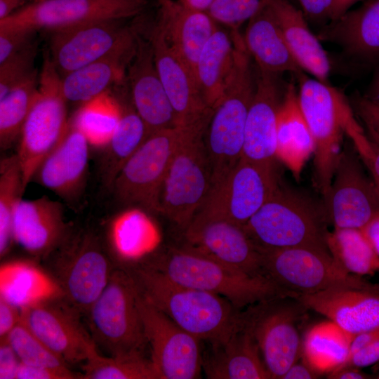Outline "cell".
Wrapping results in <instances>:
<instances>
[{
	"label": "cell",
	"instance_id": "obj_9",
	"mask_svg": "<svg viewBox=\"0 0 379 379\" xmlns=\"http://www.w3.org/2000/svg\"><path fill=\"white\" fill-rule=\"evenodd\" d=\"M265 276L295 297L335 287L379 293V285L345 270L330 253L307 248L261 251Z\"/></svg>",
	"mask_w": 379,
	"mask_h": 379
},
{
	"label": "cell",
	"instance_id": "obj_16",
	"mask_svg": "<svg viewBox=\"0 0 379 379\" xmlns=\"http://www.w3.org/2000/svg\"><path fill=\"white\" fill-rule=\"evenodd\" d=\"M278 183L276 174L241 157L225 179L211 190L193 219L223 218L244 226Z\"/></svg>",
	"mask_w": 379,
	"mask_h": 379
},
{
	"label": "cell",
	"instance_id": "obj_48",
	"mask_svg": "<svg viewBox=\"0 0 379 379\" xmlns=\"http://www.w3.org/2000/svg\"><path fill=\"white\" fill-rule=\"evenodd\" d=\"M354 104L358 115L367 128L368 136L379 142V102L366 96H357Z\"/></svg>",
	"mask_w": 379,
	"mask_h": 379
},
{
	"label": "cell",
	"instance_id": "obj_31",
	"mask_svg": "<svg viewBox=\"0 0 379 379\" xmlns=\"http://www.w3.org/2000/svg\"><path fill=\"white\" fill-rule=\"evenodd\" d=\"M137 44L138 40L62 76L61 88L67 102L84 104L123 81Z\"/></svg>",
	"mask_w": 379,
	"mask_h": 379
},
{
	"label": "cell",
	"instance_id": "obj_44",
	"mask_svg": "<svg viewBox=\"0 0 379 379\" xmlns=\"http://www.w3.org/2000/svg\"><path fill=\"white\" fill-rule=\"evenodd\" d=\"M273 1L213 0L207 12L216 22L225 25L231 29H239Z\"/></svg>",
	"mask_w": 379,
	"mask_h": 379
},
{
	"label": "cell",
	"instance_id": "obj_11",
	"mask_svg": "<svg viewBox=\"0 0 379 379\" xmlns=\"http://www.w3.org/2000/svg\"><path fill=\"white\" fill-rule=\"evenodd\" d=\"M306 310L292 297L272 298L244 310L245 324L271 378H281L298 361L302 352L298 323Z\"/></svg>",
	"mask_w": 379,
	"mask_h": 379
},
{
	"label": "cell",
	"instance_id": "obj_60",
	"mask_svg": "<svg viewBox=\"0 0 379 379\" xmlns=\"http://www.w3.org/2000/svg\"><path fill=\"white\" fill-rule=\"evenodd\" d=\"M186 6L203 11H207L213 0H180Z\"/></svg>",
	"mask_w": 379,
	"mask_h": 379
},
{
	"label": "cell",
	"instance_id": "obj_56",
	"mask_svg": "<svg viewBox=\"0 0 379 379\" xmlns=\"http://www.w3.org/2000/svg\"><path fill=\"white\" fill-rule=\"evenodd\" d=\"M358 368L352 366H345L335 368L330 372L328 378L331 379H364L370 378L366 375L357 369Z\"/></svg>",
	"mask_w": 379,
	"mask_h": 379
},
{
	"label": "cell",
	"instance_id": "obj_24",
	"mask_svg": "<svg viewBox=\"0 0 379 379\" xmlns=\"http://www.w3.org/2000/svg\"><path fill=\"white\" fill-rule=\"evenodd\" d=\"M90 144L71 123L56 147L44 159L33 179L70 201L83 190L87 175Z\"/></svg>",
	"mask_w": 379,
	"mask_h": 379
},
{
	"label": "cell",
	"instance_id": "obj_45",
	"mask_svg": "<svg viewBox=\"0 0 379 379\" xmlns=\"http://www.w3.org/2000/svg\"><path fill=\"white\" fill-rule=\"evenodd\" d=\"M37 50L35 41L0 63V99L36 69Z\"/></svg>",
	"mask_w": 379,
	"mask_h": 379
},
{
	"label": "cell",
	"instance_id": "obj_32",
	"mask_svg": "<svg viewBox=\"0 0 379 379\" xmlns=\"http://www.w3.org/2000/svg\"><path fill=\"white\" fill-rule=\"evenodd\" d=\"M234 56L231 32L218 27L203 47L194 72L199 91L211 109L224 91L232 71Z\"/></svg>",
	"mask_w": 379,
	"mask_h": 379
},
{
	"label": "cell",
	"instance_id": "obj_15",
	"mask_svg": "<svg viewBox=\"0 0 379 379\" xmlns=\"http://www.w3.org/2000/svg\"><path fill=\"white\" fill-rule=\"evenodd\" d=\"M323 203L334 229L364 230L379 215V190L348 147L340 151L328 195Z\"/></svg>",
	"mask_w": 379,
	"mask_h": 379
},
{
	"label": "cell",
	"instance_id": "obj_41",
	"mask_svg": "<svg viewBox=\"0 0 379 379\" xmlns=\"http://www.w3.org/2000/svg\"><path fill=\"white\" fill-rule=\"evenodd\" d=\"M119 114L117 100L105 93L82 104L71 124L85 135L90 145L105 148L115 130Z\"/></svg>",
	"mask_w": 379,
	"mask_h": 379
},
{
	"label": "cell",
	"instance_id": "obj_50",
	"mask_svg": "<svg viewBox=\"0 0 379 379\" xmlns=\"http://www.w3.org/2000/svg\"><path fill=\"white\" fill-rule=\"evenodd\" d=\"M16 379H73L79 378L68 367L48 368L27 365L20 362Z\"/></svg>",
	"mask_w": 379,
	"mask_h": 379
},
{
	"label": "cell",
	"instance_id": "obj_43",
	"mask_svg": "<svg viewBox=\"0 0 379 379\" xmlns=\"http://www.w3.org/2000/svg\"><path fill=\"white\" fill-rule=\"evenodd\" d=\"M1 340H6L12 347L21 363L48 368L67 367L64 360L52 352L21 322Z\"/></svg>",
	"mask_w": 379,
	"mask_h": 379
},
{
	"label": "cell",
	"instance_id": "obj_10",
	"mask_svg": "<svg viewBox=\"0 0 379 379\" xmlns=\"http://www.w3.org/2000/svg\"><path fill=\"white\" fill-rule=\"evenodd\" d=\"M187 126L151 133L123 166L111 189L121 203L159 213V197L171 159Z\"/></svg>",
	"mask_w": 379,
	"mask_h": 379
},
{
	"label": "cell",
	"instance_id": "obj_55",
	"mask_svg": "<svg viewBox=\"0 0 379 379\" xmlns=\"http://www.w3.org/2000/svg\"><path fill=\"white\" fill-rule=\"evenodd\" d=\"M378 339L379 326L354 335L351 343L348 357Z\"/></svg>",
	"mask_w": 379,
	"mask_h": 379
},
{
	"label": "cell",
	"instance_id": "obj_28",
	"mask_svg": "<svg viewBox=\"0 0 379 379\" xmlns=\"http://www.w3.org/2000/svg\"><path fill=\"white\" fill-rule=\"evenodd\" d=\"M157 1V22L173 48L194 73L199 54L218 29V22L207 11L190 8L180 0Z\"/></svg>",
	"mask_w": 379,
	"mask_h": 379
},
{
	"label": "cell",
	"instance_id": "obj_46",
	"mask_svg": "<svg viewBox=\"0 0 379 379\" xmlns=\"http://www.w3.org/2000/svg\"><path fill=\"white\" fill-rule=\"evenodd\" d=\"M345 133L352 140L354 148L371 175L379 177V142L364 134L353 114L350 115L346 121Z\"/></svg>",
	"mask_w": 379,
	"mask_h": 379
},
{
	"label": "cell",
	"instance_id": "obj_20",
	"mask_svg": "<svg viewBox=\"0 0 379 379\" xmlns=\"http://www.w3.org/2000/svg\"><path fill=\"white\" fill-rule=\"evenodd\" d=\"M58 278L65 300L86 314L106 287L114 271L98 241L86 237L58 264Z\"/></svg>",
	"mask_w": 379,
	"mask_h": 379
},
{
	"label": "cell",
	"instance_id": "obj_14",
	"mask_svg": "<svg viewBox=\"0 0 379 379\" xmlns=\"http://www.w3.org/2000/svg\"><path fill=\"white\" fill-rule=\"evenodd\" d=\"M107 20L51 32L50 58L62 77L110 53L135 44L141 23Z\"/></svg>",
	"mask_w": 379,
	"mask_h": 379
},
{
	"label": "cell",
	"instance_id": "obj_58",
	"mask_svg": "<svg viewBox=\"0 0 379 379\" xmlns=\"http://www.w3.org/2000/svg\"><path fill=\"white\" fill-rule=\"evenodd\" d=\"M362 231L379 255V215L375 218Z\"/></svg>",
	"mask_w": 379,
	"mask_h": 379
},
{
	"label": "cell",
	"instance_id": "obj_47",
	"mask_svg": "<svg viewBox=\"0 0 379 379\" xmlns=\"http://www.w3.org/2000/svg\"><path fill=\"white\" fill-rule=\"evenodd\" d=\"M37 31L0 25V63L36 41Z\"/></svg>",
	"mask_w": 379,
	"mask_h": 379
},
{
	"label": "cell",
	"instance_id": "obj_23",
	"mask_svg": "<svg viewBox=\"0 0 379 379\" xmlns=\"http://www.w3.org/2000/svg\"><path fill=\"white\" fill-rule=\"evenodd\" d=\"M202 371L210 379H270L255 338L242 323L225 338L208 342Z\"/></svg>",
	"mask_w": 379,
	"mask_h": 379
},
{
	"label": "cell",
	"instance_id": "obj_17",
	"mask_svg": "<svg viewBox=\"0 0 379 379\" xmlns=\"http://www.w3.org/2000/svg\"><path fill=\"white\" fill-rule=\"evenodd\" d=\"M81 313L63 296L20 309V321L67 364L86 361L95 345L80 320Z\"/></svg>",
	"mask_w": 379,
	"mask_h": 379
},
{
	"label": "cell",
	"instance_id": "obj_51",
	"mask_svg": "<svg viewBox=\"0 0 379 379\" xmlns=\"http://www.w3.org/2000/svg\"><path fill=\"white\" fill-rule=\"evenodd\" d=\"M378 361H379V339L350 356L338 368L345 366L366 367Z\"/></svg>",
	"mask_w": 379,
	"mask_h": 379
},
{
	"label": "cell",
	"instance_id": "obj_49",
	"mask_svg": "<svg viewBox=\"0 0 379 379\" xmlns=\"http://www.w3.org/2000/svg\"><path fill=\"white\" fill-rule=\"evenodd\" d=\"M298 1L300 11L308 22L324 26L332 21L334 0H298Z\"/></svg>",
	"mask_w": 379,
	"mask_h": 379
},
{
	"label": "cell",
	"instance_id": "obj_19",
	"mask_svg": "<svg viewBox=\"0 0 379 379\" xmlns=\"http://www.w3.org/2000/svg\"><path fill=\"white\" fill-rule=\"evenodd\" d=\"M151 30L157 70L178 126H192L209 119L212 109L205 103L192 69L173 48L157 22Z\"/></svg>",
	"mask_w": 379,
	"mask_h": 379
},
{
	"label": "cell",
	"instance_id": "obj_53",
	"mask_svg": "<svg viewBox=\"0 0 379 379\" xmlns=\"http://www.w3.org/2000/svg\"><path fill=\"white\" fill-rule=\"evenodd\" d=\"M20 321V309L0 298V338L4 339Z\"/></svg>",
	"mask_w": 379,
	"mask_h": 379
},
{
	"label": "cell",
	"instance_id": "obj_13",
	"mask_svg": "<svg viewBox=\"0 0 379 379\" xmlns=\"http://www.w3.org/2000/svg\"><path fill=\"white\" fill-rule=\"evenodd\" d=\"M138 304L150 347V359L161 379L199 378L201 341L180 327L139 291Z\"/></svg>",
	"mask_w": 379,
	"mask_h": 379
},
{
	"label": "cell",
	"instance_id": "obj_4",
	"mask_svg": "<svg viewBox=\"0 0 379 379\" xmlns=\"http://www.w3.org/2000/svg\"><path fill=\"white\" fill-rule=\"evenodd\" d=\"M152 267L177 284L223 297L241 310L274 298H295L267 277L248 274L189 246L170 248Z\"/></svg>",
	"mask_w": 379,
	"mask_h": 379
},
{
	"label": "cell",
	"instance_id": "obj_25",
	"mask_svg": "<svg viewBox=\"0 0 379 379\" xmlns=\"http://www.w3.org/2000/svg\"><path fill=\"white\" fill-rule=\"evenodd\" d=\"M295 298L353 335L379 326V293L335 287Z\"/></svg>",
	"mask_w": 379,
	"mask_h": 379
},
{
	"label": "cell",
	"instance_id": "obj_12",
	"mask_svg": "<svg viewBox=\"0 0 379 379\" xmlns=\"http://www.w3.org/2000/svg\"><path fill=\"white\" fill-rule=\"evenodd\" d=\"M147 6V0H33L0 20V25L51 32L93 22L134 18Z\"/></svg>",
	"mask_w": 379,
	"mask_h": 379
},
{
	"label": "cell",
	"instance_id": "obj_30",
	"mask_svg": "<svg viewBox=\"0 0 379 379\" xmlns=\"http://www.w3.org/2000/svg\"><path fill=\"white\" fill-rule=\"evenodd\" d=\"M270 5L299 67L312 77L329 83L331 60L317 35L310 29L300 9L288 0H274Z\"/></svg>",
	"mask_w": 379,
	"mask_h": 379
},
{
	"label": "cell",
	"instance_id": "obj_21",
	"mask_svg": "<svg viewBox=\"0 0 379 379\" xmlns=\"http://www.w3.org/2000/svg\"><path fill=\"white\" fill-rule=\"evenodd\" d=\"M283 95L279 77L258 70L246 123L242 158L274 174L278 112Z\"/></svg>",
	"mask_w": 379,
	"mask_h": 379
},
{
	"label": "cell",
	"instance_id": "obj_1",
	"mask_svg": "<svg viewBox=\"0 0 379 379\" xmlns=\"http://www.w3.org/2000/svg\"><path fill=\"white\" fill-rule=\"evenodd\" d=\"M130 273L144 298L201 341L222 339L242 323L244 310L223 297L177 284L152 267Z\"/></svg>",
	"mask_w": 379,
	"mask_h": 379
},
{
	"label": "cell",
	"instance_id": "obj_18",
	"mask_svg": "<svg viewBox=\"0 0 379 379\" xmlns=\"http://www.w3.org/2000/svg\"><path fill=\"white\" fill-rule=\"evenodd\" d=\"M184 233L189 246L248 274L267 277L262 253L244 226L223 218L193 219Z\"/></svg>",
	"mask_w": 379,
	"mask_h": 379
},
{
	"label": "cell",
	"instance_id": "obj_38",
	"mask_svg": "<svg viewBox=\"0 0 379 379\" xmlns=\"http://www.w3.org/2000/svg\"><path fill=\"white\" fill-rule=\"evenodd\" d=\"M109 234L116 254L126 260L143 255L150 250L155 239L152 222L138 208L117 216L109 227Z\"/></svg>",
	"mask_w": 379,
	"mask_h": 379
},
{
	"label": "cell",
	"instance_id": "obj_22",
	"mask_svg": "<svg viewBox=\"0 0 379 379\" xmlns=\"http://www.w3.org/2000/svg\"><path fill=\"white\" fill-rule=\"evenodd\" d=\"M131 102L150 134L178 126L173 109L157 70L149 40L140 36L126 72Z\"/></svg>",
	"mask_w": 379,
	"mask_h": 379
},
{
	"label": "cell",
	"instance_id": "obj_2",
	"mask_svg": "<svg viewBox=\"0 0 379 379\" xmlns=\"http://www.w3.org/2000/svg\"><path fill=\"white\" fill-rule=\"evenodd\" d=\"M231 33L235 48L234 66L204 135L212 172L211 189L225 179L242 157L246 123L255 89L251 58L243 35L239 29Z\"/></svg>",
	"mask_w": 379,
	"mask_h": 379
},
{
	"label": "cell",
	"instance_id": "obj_3",
	"mask_svg": "<svg viewBox=\"0 0 379 379\" xmlns=\"http://www.w3.org/2000/svg\"><path fill=\"white\" fill-rule=\"evenodd\" d=\"M324 203L278 183L244 228L261 251L307 248L330 253Z\"/></svg>",
	"mask_w": 379,
	"mask_h": 379
},
{
	"label": "cell",
	"instance_id": "obj_59",
	"mask_svg": "<svg viewBox=\"0 0 379 379\" xmlns=\"http://www.w3.org/2000/svg\"><path fill=\"white\" fill-rule=\"evenodd\" d=\"M360 0H334L333 20H336Z\"/></svg>",
	"mask_w": 379,
	"mask_h": 379
},
{
	"label": "cell",
	"instance_id": "obj_57",
	"mask_svg": "<svg viewBox=\"0 0 379 379\" xmlns=\"http://www.w3.org/2000/svg\"><path fill=\"white\" fill-rule=\"evenodd\" d=\"M33 0H0V20L11 15Z\"/></svg>",
	"mask_w": 379,
	"mask_h": 379
},
{
	"label": "cell",
	"instance_id": "obj_35",
	"mask_svg": "<svg viewBox=\"0 0 379 379\" xmlns=\"http://www.w3.org/2000/svg\"><path fill=\"white\" fill-rule=\"evenodd\" d=\"M117 100V99H116ZM119 106V118L110 140L105 147V154L102 166L104 184L111 188L119 172L136 152L150 133L132 102L117 100Z\"/></svg>",
	"mask_w": 379,
	"mask_h": 379
},
{
	"label": "cell",
	"instance_id": "obj_7",
	"mask_svg": "<svg viewBox=\"0 0 379 379\" xmlns=\"http://www.w3.org/2000/svg\"><path fill=\"white\" fill-rule=\"evenodd\" d=\"M210 118L189 126L171 159L160 193L159 213L183 232L206 201L212 186V172L204 140Z\"/></svg>",
	"mask_w": 379,
	"mask_h": 379
},
{
	"label": "cell",
	"instance_id": "obj_40",
	"mask_svg": "<svg viewBox=\"0 0 379 379\" xmlns=\"http://www.w3.org/2000/svg\"><path fill=\"white\" fill-rule=\"evenodd\" d=\"M84 373V379H161L151 359L145 355L104 357L93 345L88 352Z\"/></svg>",
	"mask_w": 379,
	"mask_h": 379
},
{
	"label": "cell",
	"instance_id": "obj_27",
	"mask_svg": "<svg viewBox=\"0 0 379 379\" xmlns=\"http://www.w3.org/2000/svg\"><path fill=\"white\" fill-rule=\"evenodd\" d=\"M321 41L338 45L348 55L365 62L379 60V0H366L317 33Z\"/></svg>",
	"mask_w": 379,
	"mask_h": 379
},
{
	"label": "cell",
	"instance_id": "obj_37",
	"mask_svg": "<svg viewBox=\"0 0 379 379\" xmlns=\"http://www.w3.org/2000/svg\"><path fill=\"white\" fill-rule=\"evenodd\" d=\"M327 241L333 258L348 272L361 276L379 270V255L362 230L334 229Z\"/></svg>",
	"mask_w": 379,
	"mask_h": 379
},
{
	"label": "cell",
	"instance_id": "obj_5",
	"mask_svg": "<svg viewBox=\"0 0 379 379\" xmlns=\"http://www.w3.org/2000/svg\"><path fill=\"white\" fill-rule=\"evenodd\" d=\"M298 101L314 144V180L323 197L328 195L343 135L352 113L342 93L329 83L298 74Z\"/></svg>",
	"mask_w": 379,
	"mask_h": 379
},
{
	"label": "cell",
	"instance_id": "obj_33",
	"mask_svg": "<svg viewBox=\"0 0 379 379\" xmlns=\"http://www.w3.org/2000/svg\"><path fill=\"white\" fill-rule=\"evenodd\" d=\"M277 157L295 174L313 154L314 144L298 101V88L293 82L286 87L277 119Z\"/></svg>",
	"mask_w": 379,
	"mask_h": 379
},
{
	"label": "cell",
	"instance_id": "obj_29",
	"mask_svg": "<svg viewBox=\"0 0 379 379\" xmlns=\"http://www.w3.org/2000/svg\"><path fill=\"white\" fill-rule=\"evenodd\" d=\"M244 44L260 72L281 76H295L303 71L292 56L271 5L262 9L248 21Z\"/></svg>",
	"mask_w": 379,
	"mask_h": 379
},
{
	"label": "cell",
	"instance_id": "obj_6",
	"mask_svg": "<svg viewBox=\"0 0 379 379\" xmlns=\"http://www.w3.org/2000/svg\"><path fill=\"white\" fill-rule=\"evenodd\" d=\"M138 291L129 272L114 270L88 310L90 335L110 357L144 354L148 345L138 304Z\"/></svg>",
	"mask_w": 379,
	"mask_h": 379
},
{
	"label": "cell",
	"instance_id": "obj_34",
	"mask_svg": "<svg viewBox=\"0 0 379 379\" xmlns=\"http://www.w3.org/2000/svg\"><path fill=\"white\" fill-rule=\"evenodd\" d=\"M63 296L55 280L33 264L15 261L0 269V298L20 309Z\"/></svg>",
	"mask_w": 379,
	"mask_h": 379
},
{
	"label": "cell",
	"instance_id": "obj_8",
	"mask_svg": "<svg viewBox=\"0 0 379 379\" xmlns=\"http://www.w3.org/2000/svg\"><path fill=\"white\" fill-rule=\"evenodd\" d=\"M61 79L48 53L39 73L38 93L23 126L16 154L25 191L39 165L59 144L69 126Z\"/></svg>",
	"mask_w": 379,
	"mask_h": 379
},
{
	"label": "cell",
	"instance_id": "obj_26",
	"mask_svg": "<svg viewBox=\"0 0 379 379\" xmlns=\"http://www.w3.org/2000/svg\"><path fill=\"white\" fill-rule=\"evenodd\" d=\"M66 225L62 205L46 196L21 199L13 218V237L29 253L47 254L63 240Z\"/></svg>",
	"mask_w": 379,
	"mask_h": 379
},
{
	"label": "cell",
	"instance_id": "obj_54",
	"mask_svg": "<svg viewBox=\"0 0 379 379\" xmlns=\"http://www.w3.org/2000/svg\"><path fill=\"white\" fill-rule=\"evenodd\" d=\"M319 374L305 361L293 364L281 379H313L317 378Z\"/></svg>",
	"mask_w": 379,
	"mask_h": 379
},
{
	"label": "cell",
	"instance_id": "obj_52",
	"mask_svg": "<svg viewBox=\"0 0 379 379\" xmlns=\"http://www.w3.org/2000/svg\"><path fill=\"white\" fill-rule=\"evenodd\" d=\"M20 360L12 347L6 341H1L0 379H15Z\"/></svg>",
	"mask_w": 379,
	"mask_h": 379
},
{
	"label": "cell",
	"instance_id": "obj_63",
	"mask_svg": "<svg viewBox=\"0 0 379 379\" xmlns=\"http://www.w3.org/2000/svg\"><path fill=\"white\" fill-rule=\"evenodd\" d=\"M377 378H378V379H379V375H378Z\"/></svg>",
	"mask_w": 379,
	"mask_h": 379
},
{
	"label": "cell",
	"instance_id": "obj_42",
	"mask_svg": "<svg viewBox=\"0 0 379 379\" xmlns=\"http://www.w3.org/2000/svg\"><path fill=\"white\" fill-rule=\"evenodd\" d=\"M24 192L22 173L17 154L2 159L0 162L1 256L6 253L13 241V214Z\"/></svg>",
	"mask_w": 379,
	"mask_h": 379
},
{
	"label": "cell",
	"instance_id": "obj_36",
	"mask_svg": "<svg viewBox=\"0 0 379 379\" xmlns=\"http://www.w3.org/2000/svg\"><path fill=\"white\" fill-rule=\"evenodd\" d=\"M353 338L330 320L315 324L305 335L302 359L318 373H329L346 361Z\"/></svg>",
	"mask_w": 379,
	"mask_h": 379
},
{
	"label": "cell",
	"instance_id": "obj_39",
	"mask_svg": "<svg viewBox=\"0 0 379 379\" xmlns=\"http://www.w3.org/2000/svg\"><path fill=\"white\" fill-rule=\"evenodd\" d=\"M39 74L36 69L0 99V145L6 149L19 139L36 100Z\"/></svg>",
	"mask_w": 379,
	"mask_h": 379
},
{
	"label": "cell",
	"instance_id": "obj_61",
	"mask_svg": "<svg viewBox=\"0 0 379 379\" xmlns=\"http://www.w3.org/2000/svg\"><path fill=\"white\" fill-rule=\"evenodd\" d=\"M368 98L379 102V71L375 76L366 95Z\"/></svg>",
	"mask_w": 379,
	"mask_h": 379
},
{
	"label": "cell",
	"instance_id": "obj_62",
	"mask_svg": "<svg viewBox=\"0 0 379 379\" xmlns=\"http://www.w3.org/2000/svg\"><path fill=\"white\" fill-rule=\"evenodd\" d=\"M372 178L374 181V182L375 183L378 190H379V177H377V176H375V175H372Z\"/></svg>",
	"mask_w": 379,
	"mask_h": 379
}]
</instances>
